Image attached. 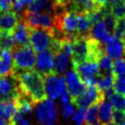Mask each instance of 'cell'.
Returning <instances> with one entry per match:
<instances>
[{"label":"cell","mask_w":125,"mask_h":125,"mask_svg":"<svg viewBox=\"0 0 125 125\" xmlns=\"http://www.w3.org/2000/svg\"><path fill=\"white\" fill-rule=\"evenodd\" d=\"M13 40L10 32L0 31V50H12Z\"/></svg>","instance_id":"obj_26"},{"label":"cell","mask_w":125,"mask_h":125,"mask_svg":"<svg viewBox=\"0 0 125 125\" xmlns=\"http://www.w3.org/2000/svg\"><path fill=\"white\" fill-rule=\"evenodd\" d=\"M93 1L101 7H104L107 5V0H93Z\"/></svg>","instance_id":"obj_36"},{"label":"cell","mask_w":125,"mask_h":125,"mask_svg":"<svg viewBox=\"0 0 125 125\" xmlns=\"http://www.w3.org/2000/svg\"><path fill=\"white\" fill-rule=\"evenodd\" d=\"M12 59L13 70H34L37 61V56L31 46L28 45L13 48Z\"/></svg>","instance_id":"obj_2"},{"label":"cell","mask_w":125,"mask_h":125,"mask_svg":"<svg viewBox=\"0 0 125 125\" xmlns=\"http://www.w3.org/2000/svg\"><path fill=\"white\" fill-rule=\"evenodd\" d=\"M104 93L97 86H89L78 98L71 101L79 109H87L94 103H99L104 99Z\"/></svg>","instance_id":"obj_9"},{"label":"cell","mask_w":125,"mask_h":125,"mask_svg":"<svg viewBox=\"0 0 125 125\" xmlns=\"http://www.w3.org/2000/svg\"><path fill=\"white\" fill-rule=\"evenodd\" d=\"M75 113V105L71 103H66V104H63L62 107V115L64 119L66 120H70L71 117Z\"/></svg>","instance_id":"obj_30"},{"label":"cell","mask_w":125,"mask_h":125,"mask_svg":"<svg viewBox=\"0 0 125 125\" xmlns=\"http://www.w3.org/2000/svg\"><path fill=\"white\" fill-rule=\"evenodd\" d=\"M36 116L39 125H57L59 122V109L52 100L45 99L37 103Z\"/></svg>","instance_id":"obj_4"},{"label":"cell","mask_w":125,"mask_h":125,"mask_svg":"<svg viewBox=\"0 0 125 125\" xmlns=\"http://www.w3.org/2000/svg\"><path fill=\"white\" fill-rule=\"evenodd\" d=\"M18 125H31V122H30V121H29L28 118L23 117V118L18 122Z\"/></svg>","instance_id":"obj_35"},{"label":"cell","mask_w":125,"mask_h":125,"mask_svg":"<svg viewBox=\"0 0 125 125\" xmlns=\"http://www.w3.org/2000/svg\"><path fill=\"white\" fill-rule=\"evenodd\" d=\"M114 91L116 93L125 96V76L114 78Z\"/></svg>","instance_id":"obj_29"},{"label":"cell","mask_w":125,"mask_h":125,"mask_svg":"<svg viewBox=\"0 0 125 125\" xmlns=\"http://www.w3.org/2000/svg\"><path fill=\"white\" fill-rule=\"evenodd\" d=\"M54 39V29L29 28V45L35 52L40 53L49 50Z\"/></svg>","instance_id":"obj_3"},{"label":"cell","mask_w":125,"mask_h":125,"mask_svg":"<svg viewBox=\"0 0 125 125\" xmlns=\"http://www.w3.org/2000/svg\"><path fill=\"white\" fill-rule=\"evenodd\" d=\"M34 2V0H15L12 9L16 13H20L24 12L26 8H28L32 3Z\"/></svg>","instance_id":"obj_28"},{"label":"cell","mask_w":125,"mask_h":125,"mask_svg":"<svg viewBox=\"0 0 125 125\" xmlns=\"http://www.w3.org/2000/svg\"><path fill=\"white\" fill-rule=\"evenodd\" d=\"M99 68H100V74H106V73L112 72V59L107 55V53H104L98 60Z\"/></svg>","instance_id":"obj_23"},{"label":"cell","mask_w":125,"mask_h":125,"mask_svg":"<svg viewBox=\"0 0 125 125\" xmlns=\"http://www.w3.org/2000/svg\"><path fill=\"white\" fill-rule=\"evenodd\" d=\"M109 101H111L112 108L114 111H123L125 110V96L118 93H113Z\"/></svg>","instance_id":"obj_25"},{"label":"cell","mask_w":125,"mask_h":125,"mask_svg":"<svg viewBox=\"0 0 125 125\" xmlns=\"http://www.w3.org/2000/svg\"><path fill=\"white\" fill-rule=\"evenodd\" d=\"M92 23L88 13H78V34L80 36L90 35Z\"/></svg>","instance_id":"obj_20"},{"label":"cell","mask_w":125,"mask_h":125,"mask_svg":"<svg viewBox=\"0 0 125 125\" xmlns=\"http://www.w3.org/2000/svg\"><path fill=\"white\" fill-rule=\"evenodd\" d=\"M46 96L49 100H58L61 94L67 90L65 77L60 74L52 72L44 76Z\"/></svg>","instance_id":"obj_5"},{"label":"cell","mask_w":125,"mask_h":125,"mask_svg":"<svg viewBox=\"0 0 125 125\" xmlns=\"http://www.w3.org/2000/svg\"><path fill=\"white\" fill-rule=\"evenodd\" d=\"M15 0H0V11L1 13L7 12L12 9Z\"/></svg>","instance_id":"obj_33"},{"label":"cell","mask_w":125,"mask_h":125,"mask_svg":"<svg viewBox=\"0 0 125 125\" xmlns=\"http://www.w3.org/2000/svg\"><path fill=\"white\" fill-rule=\"evenodd\" d=\"M124 45H125V42H124ZM124 55H125V50H124Z\"/></svg>","instance_id":"obj_41"},{"label":"cell","mask_w":125,"mask_h":125,"mask_svg":"<svg viewBox=\"0 0 125 125\" xmlns=\"http://www.w3.org/2000/svg\"><path fill=\"white\" fill-rule=\"evenodd\" d=\"M112 115H113L112 105L108 99L104 98L99 104V118L101 125L112 122Z\"/></svg>","instance_id":"obj_19"},{"label":"cell","mask_w":125,"mask_h":125,"mask_svg":"<svg viewBox=\"0 0 125 125\" xmlns=\"http://www.w3.org/2000/svg\"><path fill=\"white\" fill-rule=\"evenodd\" d=\"M125 121V116L123 111H113L112 115V122L116 123L117 125H121Z\"/></svg>","instance_id":"obj_32"},{"label":"cell","mask_w":125,"mask_h":125,"mask_svg":"<svg viewBox=\"0 0 125 125\" xmlns=\"http://www.w3.org/2000/svg\"><path fill=\"white\" fill-rule=\"evenodd\" d=\"M19 19V15L13 10L0 13V31H7L11 33L15 27L18 25Z\"/></svg>","instance_id":"obj_15"},{"label":"cell","mask_w":125,"mask_h":125,"mask_svg":"<svg viewBox=\"0 0 125 125\" xmlns=\"http://www.w3.org/2000/svg\"><path fill=\"white\" fill-rule=\"evenodd\" d=\"M103 125H117L116 123H114V122H108V123H106V124H103Z\"/></svg>","instance_id":"obj_39"},{"label":"cell","mask_w":125,"mask_h":125,"mask_svg":"<svg viewBox=\"0 0 125 125\" xmlns=\"http://www.w3.org/2000/svg\"><path fill=\"white\" fill-rule=\"evenodd\" d=\"M11 75L17 79L21 92L29 96L35 103L47 99L44 76L38 70H13Z\"/></svg>","instance_id":"obj_1"},{"label":"cell","mask_w":125,"mask_h":125,"mask_svg":"<svg viewBox=\"0 0 125 125\" xmlns=\"http://www.w3.org/2000/svg\"><path fill=\"white\" fill-rule=\"evenodd\" d=\"M60 100H61L62 104L69 103V101H70V93H69L68 90H67L66 91H64V92L61 94V96H60Z\"/></svg>","instance_id":"obj_34"},{"label":"cell","mask_w":125,"mask_h":125,"mask_svg":"<svg viewBox=\"0 0 125 125\" xmlns=\"http://www.w3.org/2000/svg\"><path fill=\"white\" fill-rule=\"evenodd\" d=\"M0 13H1V11H0Z\"/></svg>","instance_id":"obj_42"},{"label":"cell","mask_w":125,"mask_h":125,"mask_svg":"<svg viewBox=\"0 0 125 125\" xmlns=\"http://www.w3.org/2000/svg\"><path fill=\"white\" fill-rule=\"evenodd\" d=\"M54 54V72L57 74L65 73L69 68L70 62V58L60 50H58Z\"/></svg>","instance_id":"obj_18"},{"label":"cell","mask_w":125,"mask_h":125,"mask_svg":"<svg viewBox=\"0 0 125 125\" xmlns=\"http://www.w3.org/2000/svg\"><path fill=\"white\" fill-rule=\"evenodd\" d=\"M99 103L90 105L86 110L85 113V125H101L99 118Z\"/></svg>","instance_id":"obj_21"},{"label":"cell","mask_w":125,"mask_h":125,"mask_svg":"<svg viewBox=\"0 0 125 125\" xmlns=\"http://www.w3.org/2000/svg\"><path fill=\"white\" fill-rule=\"evenodd\" d=\"M114 84V76L111 73H106V74H100L97 80V86L100 90L104 92L106 90L112 89Z\"/></svg>","instance_id":"obj_22"},{"label":"cell","mask_w":125,"mask_h":125,"mask_svg":"<svg viewBox=\"0 0 125 125\" xmlns=\"http://www.w3.org/2000/svg\"><path fill=\"white\" fill-rule=\"evenodd\" d=\"M90 36L95 38V39H97L98 41L104 45L105 43L109 40V38H111V35L107 30L103 21L100 20L92 25V27L90 28Z\"/></svg>","instance_id":"obj_16"},{"label":"cell","mask_w":125,"mask_h":125,"mask_svg":"<svg viewBox=\"0 0 125 125\" xmlns=\"http://www.w3.org/2000/svg\"><path fill=\"white\" fill-rule=\"evenodd\" d=\"M0 125H10V123L6 119L0 118Z\"/></svg>","instance_id":"obj_37"},{"label":"cell","mask_w":125,"mask_h":125,"mask_svg":"<svg viewBox=\"0 0 125 125\" xmlns=\"http://www.w3.org/2000/svg\"><path fill=\"white\" fill-rule=\"evenodd\" d=\"M11 36L13 40V48L29 45V27L21 18L11 32Z\"/></svg>","instance_id":"obj_12"},{"label":"cell","mask_w":125,"mask_h":125,"mask_svg":"<svg viewBox=\"0 0 125 125\" xmlns=\"http://www.w3.org/2000/svg\"><path fill=\"white\" fill-rule=\"evenodd\" d=\"M73 68L79 74L80 80L86 85V87L97 85L98 78L100 76V68L97 61L87 60Z\"/></svg>","instance_id":"obj_7"},{"label":"cell","mask_w":125,"mask_h":125,"mask_svg":"<svg viewBox=\"0 0 125 125\" xmlns=\"http://www.w3.org/2000/svg\"><path fill=\"white\" fill-rule=\"evenodd\" d=\"M112 75L114 78L125 76V59H116L112 65Z\"/></svg>","instance_id":"obj_27"},{"label":"cell","mask_w":125,"mask_h":125,"mask_svg":"<svg viewBox=\"0 0 125 125\" xmlns=\"http://www.w3.org/2000/svg\"><path fill=\"white\" fill-rule=\"evenodd\" d=\"M13 70V59L10 50H0V76H9Z\"/></svg>","instance_id":"obj_17"},{"label":"cell","mask_w":125,"mask_h":125,"mask_svg":"<svg viewBox=\"0 0 125 125\" xmlns=\"http://www.w3.org/2000/svg\"><path fill=\"white\" fill-rule=\"evenodd\" d=\"M108 7L110 8V12L117 20L125 18V0H121Z\"/></svg>","instance_id":"obj_24"},{"label":"cell","mask_w":125,"mask_h":125,"mask_svg":"<svg viewBox=\"0 0 125 125\" xmlns=\"http://www.w3.org/2000/svg\"><path fill=\"white\" fill-rule=\"evenodd\" d=\"M123 113H124V116H125V110L123 111Z\"/></svg>","instance_id":"obj_40"},{"label":"cell","mask_w":125,"mask_h":125,"mask_svg":"<svg viewBox=\"0 0 125 125\" xmlns=\"http://www.w3.org/2000/svg\"><path fill=\"white\" fill-rule=\"evenodd\" d=\"M85 113L86 109H79V111L75 112L73 115V122L74 125H83L85 122Z\"/></svg>","instance_id":"obj_31"},{"label":"cell","mask_w":125,"mask_h":125,"mask_svg":"<svg viewBox=\"0 0 125 125\" xmlns=\"http://www.w3.org/2000/svg\"><path fill=\"white\" fill-rule=\"evenodd\" d=\"M67 90L70 95V101L75 100L86 90V85L80 80L79 74L75 70H69L65 77Z\"/></svg>","instance_id":"obj_11"},{"label":"cell","mask_w":125,"mask_h":125,"mask_svg":"<svg viewBox=\"0 0 125 125\" xmlns=\"http://www.w3.org/2000/svg\"><path fill=\"white\" fill-rule=\"evenodd\" d=\"M119 1H121V0H107V5L108 6H111V5H112V4H114V3H117Z\"/></svg>","instance_id":"obj_38"},{"label":"cell","mask_w":125,"mask_h":125,"mask_svg":"<svg viewBox=\"0 0 125 125\" xmlns=\"http://www.w3.org/2000/svg\"><path fill=\"white\" fill-rule=\"evenodd\" d=\"M36 63L37 70L43 76L54 72V54L51 50L38 53Z\"/></svg>","instance_id":"obj_13"},{"label":"cell","mask_w":125,"mask_h":125,"mask_svg":"<svg viewBox=\"0 0 125 125\" xmlns=\"http://www.w3.org/2000/svg\"><path fill=\"white\" fill-rule=\"evenodd\" d=\"M20 18L29 28H43L49 29L56 28L55 16L48 13H36L25 10Z\"/></svg>","instance_id":"obj_6"},{"label":"cell","mask_w":125,"mask_h":125,"mask_svg":"<svg viewBox=\"0 0 125 125\" xmlns=\"http://www.w3.org/2000/svg\"><path fill=\"white\" fill-rule=\"evenodd\" d=\"M105 51L107 55L113 59H121L124 55L125 45L121 38L115 35H111L106 43L104 44Z\"/></svg>","instance_id":"obj_14"},{"label":"cell","mask_w":125,"mask_h":125,"mask_svg":"<svg viewBox=\"0 0 125 125\" xmlns=\"http://www.w3.org/2000/svg\"><path fill=\"white\" fill-rule=\"evenodd\" d=\"M90 35H78L73 39V53L71 56V64L76 66L90 59Z\"/></svg>","instance_id":"obj_8"},{"label":"cell","mask_w":125,"mask_h":125,"mask_svg":"<svg viewBox=\"0 0 125 125\" xmlns=\"http://www.w3.org/2000/svg\"><path fill=\"white\" fill-rule=\"evenodd\" d=\"M20 93L17 79L12 75L0 76V101H14Z\"/></svg>","instance_id":"obj_10"}]
</instances>
